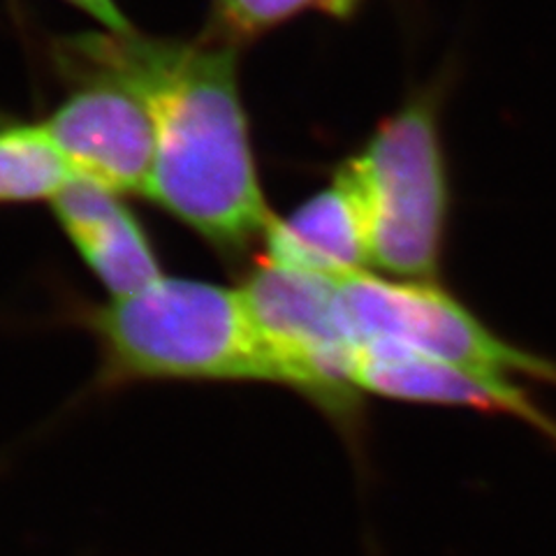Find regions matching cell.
<instances>
[{"instance_id": "8992f818", "label": "cell", "mask_w": 556, "mask_h": 556, "mask_svg": "<svg viewBox=\"0 0 556 556\" xmlns=\"http://www.w3.org/2000/svg\"><path fill=\"white\" fill-rule=\"evenodd\" d=\"M42 126L75 177L114 193H149L155 124L142 96L108 77H84Z\"/></svg>"}, {"instance_id": "ba28073f", "label": "cell", "mask_w": 556, "mask_h": 556, "mask_svg": "<svg viewBox=\"0 0 556 556\" xmlns=\"http://www.w3.org/2000/svg\"><path fill=\"white\" fill-rule=\"evenodd\" d=\"M265 247L267 263L329 281L371 271L367 214L343 165L320 193L311 195L288 216L271 220Z\"/></svg>"}, {"instance_id": "277c9868", "label": "cell", "mask_w": 556, "mask_h": 556, "mask_svg": "<svg viewBox=\"0 0 556 556\" xmlns=\"http://www.w3.org/2000/svg\"><path fill=\"white\" fill-rule=\"evenodd\" d=\"M241 298L276 382L304 394L359 450L364 433V394L355 382L359 343L343 320L339 281L265 260L247 276Z\"/></svg>"}, {"instance_id": "52a82bcc", "label": "cell", "mask_w": 556, "mask_h": 556, "mask_svg": "<svg viewBox=\"0 0 556 556\" xmlns=\"http://www.w3.org/2000/svg\"><path fill=\"white\" fill-rule=\"evenodd\" d=\"M355 382L362 394L394 402L510 415L556 445V420L513 380L482 376L386 343H359Z\"/></svg>"}, {"instance_id": "7c38bea8", "label": "cell", "mask_w": 556, "mask_h": 556, "mask_svg": "<svg viewBox=\"0 0 556 556\" xmlns=\"http://www.w3.org/2000/svg\"><path fill=\"white\" fill-rule=\"evenodd\" d=\"M67 3H73L77 8H81L84 12L93 14L96 20H100L104 26L121 33H130V26L126 22V16L118 12V8L114 5V0H67Z\"/></svg>"}, {"instance_id": "7a4b0ae2", "label": "cell", "mask_w": 556, "mask_h": 556, "mask_svg": "<svg viewBox=\"0 0 556 556\" xmlns=\"http://www.w3.org/2000/svg\"><path fill=\"white\" fill-rule=\"evenodd\" d=\"M112 380H269L241 290L193 278H159L96 318Z\"/></svg>"}, {"instance_id": "3957f363", "label": "cell", "mask_w": 556, "mask_h": 556, "mask_svg": "<svg viewBox=\"0 0 556 556\" xmlns=\"http://www.w3.org/2000/svg\"><path fill=\"white\" fill-rule=\"evenodd\" d=\"M343 167L367 214L374 267L406 281H441L452 202L433 102L422 96L404 104Z\"/></svg>"}, {"instance_id": "8fae6325", "label": "cell", "mask_w": 556, "mask_h": 556, "mask_svg": "<svg viewBox=\"0 0 556 556\" xmlns=\"http://www.w3.org/2000/svg\"><path fill=\"white\" fill-rule=\"evenodd\" d=\"M353 0H218V22L228 38H253L304 10L345 12Z\"/></svg>"}, {"instance_id": "6da1fadb", "label": "cell", "mask_w": 556, "mask_h": 556, "mask_svg": "<svg viewBox=\"0 0 556 556\" xmlns=\"http://www.w3.org/2000/svg\"><path fill=\"white\" fill-rule=\"evenodd\" d=\"M84 77H108L142 96L155 124L149 193L223 253L265 239L274 220L260 186L235 49L132 38H79L70 54Z\"/></svg>"}, {"instance_id": "9c48e42d", "label": "cell", "mask_w": 556, "mask_h": 556, "mask_svg": "<svg viewBox=\"0 0 556 556\" xmlns=\"http://www.w3.org/2000/svg\"><path fill=\"white\" fill-rule=\"evenodd\" d=\"M54 212L86 265L116 300L161 278L149 237L114 190L73 177L56 193Z\"/></svg>"}, {"instance_id": "5b68a950", "label": "cell", "mask_w": 556, "mask_h": 556, "mask_svg": "<svg viewBox=\"0 0 556 556\" xmlns=\"http://www.w3.org/2000/svg\"><path fill=\"white\" fill-rule=\"evenodd\" d=\"M343 320L357 343H386L490 378L525 376L556 386V362L486 327L441 281L364 271L339 281Z\"/></svg>"}, {"instance_id": "30bf717a", "label": "cell", "mask_w": 556, "mask_h": 556, "mask_svg": "<svg viewBox=\"0 0 556 556\" xmlns=\"http://www.w3.org/2000/svg\"><path fill=\"white\" fill-rule=\"evenodd\" d=\"M73 177V169L42 126L0 130V204L54 200Z\"/></svg>"}]
</instances>
